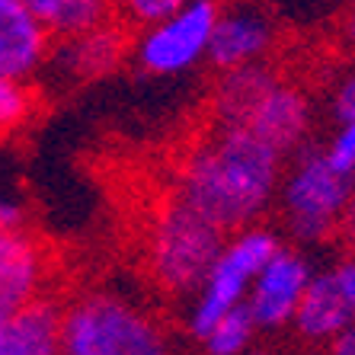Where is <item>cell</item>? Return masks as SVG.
<instances>
[{
    "label": "cell",
    "mask_w": 355,
    "mask_h": 355,
    "mask_svg": "<svg viewBox=\"0 0 355 355\" xmlns=\"http://www.w3.org/2000/svg\"><path fill=\"white\" fill-rule=\"evenodd\" d=\"M51 33L26 0H0V77L33 80L51 55Z\"/></svg>",
    "instance_id": "obj_11"
},
{
    "label": "cell",
    "mask_w": 355,
    "mask_h": 355,
    "mask_svg": "<svg viewBox=\"0 0 355 355\" xmlns=\"http://www.w3.org/2000/svg\"><path fill=\"white\" fill-rule=\"evenodd\" d=\"M285 157L247 128L208 125L182 157L176 196L221 231L234 234L269 211L282 189Z\"/></svg>",
    "instance_id": "obj_1"
},
{
    "label": "cell",
    "mask_w": 355,
    "mask_h": 355,
    "mask_svg": "<svg viewBox=\"0 0 355 355\" xmlns=\"http://www.w3.org/2000/svg\"><path fill=\"white\" fill-rule=\"evenodd\" d=\"M282 218L297 243H320L343 224L355 198V176L339 173L320 144H301L282 176Z\"/></svg>",
    "instance_id": "obj_5"
},
{
    "label": "cell",
    "mask_w": 355,
    "mask_h": 355,
    "mask_svg": "<svg viewBox=\"0 0 355 355\" xmlns=\"http://www.w3.org/2000/svg\"><path fill=\"white\" fill-rule=\"evenodd\" d=\"M128 29L132 26H125L116 17L103 26H93L87 33L58 39V45H51L55 64L71 80H99V77L112 74L128 58Z\"/></svg>",
    "instance_id": "obj_12"
},
{
    "label": "cell",
    "mask_w": 355,
    "mask_h": 355,
    "mask_svg": "<svg viewBox=\"0 0 355 355\" xmlns=\"http://www.w3.org/2000/svg\"><path fill=\"white\" fill-rule=\"evenodd\" d=\"M349 323H355V257L339 259L311 275L291 327L301 343L323 346Z\"/></svg>",
    "instance_id": "obj_8"
},
{
    "label": "cell",
    "mask_w": 355,
    "mask_h": 355,
    "mask_svg": "<svg viewBox=\"0 0 355 355\" xmlns=\"http://www.w3.org/2000/svg\"><path fill=\"white\" fill-rule=\"evenodd\" d=\"M33 90L23 80H3L0 77V135L13 132L33 116Z\"/></svg>",
    "instance_id": "obj_17"
},
{
    "label": "cell",
    "mask_w": 355,
    "mask_h": 355,
    "mask_svg": "<svg viewBox=\"0 0 355 355\" xmlns=\"http://www.w3.org/2000/svg\"><path fill=\"white\" fill-rule=\"evenodd\" d=\"M211 125L247 128L288 160L301 144H307L311 103L301 87L259 61L221 74L211 93Z\"/></svg>",
    "instance_id": "obj_2"
},
{
    "label": "cell",
    "mask_w": 355,
    "mask_h": 355,
    "mask_svg": "<svg viewBox=\"0 0 355 355\" xmlns=\"http://www.w3.org/2000/svg\"><path fill=\"white\" fill-rule=\"evenodd\" d=\"M304 355H323V352H304Z\"/></svg>",
    "instance_id": "obj_25"
},
{
    "label": "cell",
    "mask_w": 355,
    "mask_h": 355,
    "mask_svg": "<svg viewBox=\"0 0 355 355\" xmlns=\"http://www.w3.org/2000/svg\"><path fill=\"white\" fill-rule=\"evenodd\" d=\"M182 3L186 0H116V17L132 29H144V26L170 17Z\"/></svg>",
    "instance_id": "obj_18"
},
{
    "label": "cell",
    "mask_w": 355,
    "mask_h": 355,
    "mask_svg": "<svg viewBox=\"0 0 355 355\" xmlns=\"http://www.w3.org/2000/svg\"><path fill=\"white\" fill-rule=\"evenodd\" d=\"M247 355H269V352H263V349H250Z\"/></svg>",
    "instance_id": "obj_24"
},
{
    "label": "cell",
    "mask_w": 355,
    "mask_h": 355,
    "mask_svg": "<svg viewBox=\"0 0 355 355\" xmlns=\"http://www.w3.org/2000/svg\"><path fill=\"white\" fill-rule=\"evenodd\" d=\"M275 29L257 7H231L218 13L215 33L208 42V64L215 71H237L247 64H259L272 49Z\"/></svg>",
    "instance_id": "obj_13"
},
{
    "label": "cell",
    "mask_w": 355,
    "mask_h": 355,
    "mask_svg": "<svg viewBox=\"0 0 355 355\" xmlns=\"http://www.w3.org/2000/svg\"><path fill=\"white\" fill-rule=\"evenodd\" d=\"M323 150H327V160L336 166L339 173L355 176V119L339 122L336 135L323 144Z\"/></svg>",
    "instance_id": "obj_19"
},
{
    "label": "cell",
    "mask_w": 355,
    "mask_h": 355,
    "mask_svg": "<svg viewBox=\"0 0 355 355\" xmlns=\"http://www.w3.org/2000/svg\"><path fill=\"white\" fill-rule=\"evenodd\" d=\"M26 7L42 19L55 42L116 19V0H26Z\"/></svg>",
    "instance_id": "obj_15"
},
{
    "label": "cell",
    "mask_w": 355,
    "mask_h": 355,
    "mask_svg": "<svg viewBox=\"0 0 355 355\" xmlns=\"http://www.w3.org/2000/svg\"><path fill=\"white\" fill-rule=\"evenodd\" d=\"M61 301L42 295L0 314V355H61Z\"/></svg>",
    "instance_id": "obj_14"
},
{
    "label": "cell",
    "mask_w": 355,
    "mask_h": 355,
    "mask_svg": "<svg viewBox=\"0 0 355 355\" xmlns=\"http://www.w3.org/2000/svg\"><path fill=\"white\" fill-rule=\"evenodd\" d=\"M259 327L253 320L247 304L234 307L221 317L218 323H211V330L198 339L205 355H247L253 349V339H257Z\"/></svg>",
    "instance_id": "obj_16"
},
{
    "label": "cell",
    "mask_w": 355,
    "mask_h": 355,
    "mask_svg": "<svg viewBox=\"0 0 355 355\" xmlns=\"http://www.w3.org/2000/svg\"><path fill=\"white\" fill-rule=\"evenodd\" d=\"M282 247V240L275 231L263 227V224H250L243 231H234L227 243L221 247L218 259L208 269L202 288L192 295V311H189V333L192 339H202L211 323H218L227 311L240 307L250 295V285L259 275L269 257Z\"/></svg>",
    "instance_id": "obj_6"
},
{
    "label": "cell",
    "mask_w": 355,
    "mask_h": 355,
    "mask_svg": "<svg viewBox=\"0 0 355 355\" xmlns=\"http://www.w3.org/2000/svg\"><path fill=\"white\" fill-rule=\"evenodd\" d=\"M227 243V231L198 215L180 196L166 198L154 211L148 231V266L164 291L189 297L202 288L208 269Z\"/></svg>",
    "instance_id": "obj_4"
},
{
    "label": "cell",
    "mask_w": 355,
    "mask_h": 355,
    "mask_svg": "<svg viewBox=\"0 0 355 355\" xmlns=\"http://www.w3.org/2000/svg\"><path fill=\"white\" fill-rule=\"evenodd\" d=\"M343 35H346V42L355 49V7L349 10V17H346V23H343Z\"/></svg>",
    "instance_id": "obj_23"
},
{
    "label": "cell",
    "mask_w": 355,
    "mask_h": 355,
    "mask_svg": "<svg viewBox=\"0 0 355 355\" xmlns=\"http://www.w3.org/2000/svg\"><path fill=\"white\" fill-rule=\"evenodd\" d=\"M0 221L3 224H26V211L19 202H10V198H0Z\"/></svg>",
    "instance_id": "obj_22"
},
{
    "label": "cell",
    "mask_w": 355,
    "mask_h": 355,
    "mask_svg": "<svg viewBox=\"0 0 355 355\" xmlns=\"http://www.w3.org/2000/svg\"><path fill=\"white\" fill-rule=\"evenodd\" d=\"M218 13V0H186L170 17L144 26L132 49L135 64L150 77H173L196 67L208 58V42L215 33Z\"/></svg>",
    "instance_id": "obj_7"
},
{
    "label": "cell",
    "mask_w": 355,
    "mask_h": 355,
    "mask_svg": "<svg viewBox=\"0 0 355 355\" xmlns=\"http://www.w3.org/2000/svg\"><path fill=\"white\" fill-rule=\"evenodd\" d=\"M49 257L26 224L0 221V314H13L45 295Z\"/></svg>",
    "instance_id": "obj_10"
},
{
    "label": "cell",
    "mask_w": 355,
    "mask_h": 355,
    "mask_svg": "<svg viewBox=\"0 0 355 355\" xmlns=\"http://www.w3.org/2000/svg\"><path fill=\"white\" fill-rule=\"evenodd\" d=\"M323 355H355V323H349L346 330H339L320 346Z\"/></svg>",
    "instance_id": "obj_21"
},
{
    "label": "cell",
    "mask_w": 355,
    "mask_h": 355,
    "mask_svg": "<svg viewBox=\"0 0 355 355\" xmlns=\"http://www.w3.org/2000/svg\"><path fill=\"white\" fill-rule=\"evenodd\" d=\"M314 269L295 247H285L282 243L275 250L269 263L259 269V275L250 285V295L243 304L250 307V314L257 320L259 330L272 333L282 327H291L297 314V304L304 297V288L311 282Z\"/></svg>",
    "instance_id": "obj_9"
},
{
    "label": "cell",
    "mask_w": 355,
    "mask_h": 355,
    "mask_svg": "<svg viewBox=\"0 0 355 355\" xmlns=\"http://www.w3.org/2000/svg\"><path fill=\"white\" fill-rule=\"evenodd\" d=\"M333 119H336V125L355 119V71L333 93Z\"/></svg>",
    "instance_id": "obj_20"
},
{
    "label": "cell",
    "mask_w": 355,
    "mask_h": 355,
    "mask_svg": "<svg viewBox=\"0 0 355 355\" xmlns=\"http://www.w3.org/2000/svg\"><path fill=\"white\" fill-rule=\"evenodd\" d=\"M61 355H170V339L128 297L83 291L61 307Z\"/></svg>",
    "instance_id": "obj_3"
}]
</instances>
